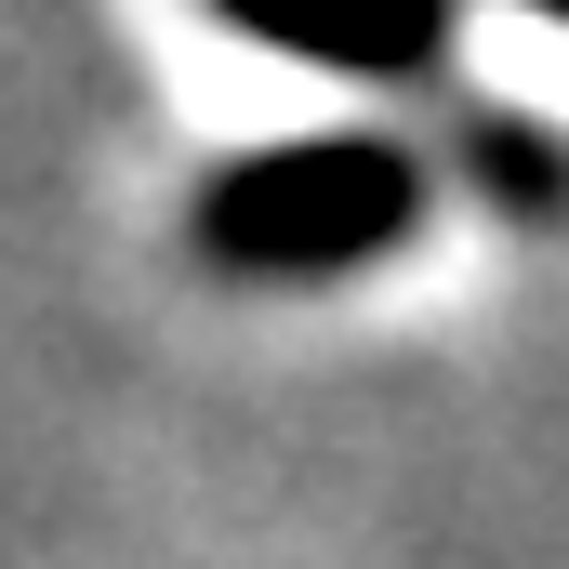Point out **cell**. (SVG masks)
<instances>
[{
	"label": "cell",
	"mask_w": 569,
	"mask_h": 569,
	"mask_svg": "<svg viewBox=\"0 0 569 569\" xmlns=\"http://www.w3.org/2000/svg\"><path fill=\"white\" fill-rule=\"evenodd\" d=\"M385 212H411V186L345 146V159H279V186H266L239 226H266V239H291V252H331V239H371Z\"/></svg>",
	"instance_id": "cell-1"
}]
</instances>
